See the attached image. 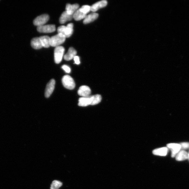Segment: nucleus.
Listing matches in <instances>:
<instances>
[{
    "instance_id": "23",
    "label": "nucleus",
    "mask_w": 189,
    "mask_h": 189,
    "mask_svg": "<svg viewBox=\"0 0 189 189\" xmlns=\"http://www.w3.org/2000/svg\"><path fill=\"white\" fill-rule=\"evenodd\" d=\"M79 9L83 13L87 15V14L91 11V7L88 5H83L81 8Z\"/></svg>"
},
{
    "instance_id": "3",
    "label": "nucleus",
    "mask_w": 189,
    "mask_h": 189,
    "mask_svg": "<svg viewBox=\"0 0 189 189\" xmlns=\"http://www.w3.org/2000/svg\"><path fill=\"white\" fill-rule=\"evenodd\" d=\"M62 83L64 87L68 90H73L75 86V82L74 79L68 75H65L63 76L62 79Z\"/></svg>"
},
{
    "instance_id": "16",
    "label": "nucleus",
    "mask_w": 189,
    "mask_h": 189,
    "mask_svg": "<svg viewBox=\"0 0 189 189\" xmlns=\"http://www.w3.org/2000/svg\"><path fill=\"white\" fill-rule=\"evenodd\" d=\"M168 148L162 147L156 149L153 151V153L156 156H165L167 155L168 153Z\"/></svg>"
},
{
    "instance_id": "2",
    "label": "nucleus",
    "mask_w": 189,
    "mask_h": 189,
    "mask_svg": "<svg viewBox=\"0 0 189 189\" xmlns=\"http://www.w3.org/2000/svg\"><path fill=\"white\" fill-rule=\"evenodd\" d=\"M65 37L62 34H58L50 38V46L57 47L64 43L65 40Z\"/></svg>"
},
{
    "instance_id": "12",
    "label": "nucleus",
    "mask_w": 189,
    "mask_h": 189,
    "mask_svg": "<svg viewBox=\"0 0 189 189\" xmlns=\"http://www.w3.org/2000/svg\"><path fill=\"white\" fill-rule=\"evenodd\" d=\"M90 96L80 98L79 100L78 105L81 107H86L90 105L91 103Z\"/></svg>"
},
{
    "instance_id": "21",
    "label": "nucleus",
    "mask_w": 189,
    "mask_h": 189,
    "mask_svg": "<svg viewBox=\"0 0 189 189\" xmlns=\"http://www.w3.org/2000/svg\"><path fill=\"white\" fill-rule=\"evenodd\" d=\"M188 158V154L185 151H182L177 154L176 159L177 161H181L187 159Z\"/></svg>"
},
{
    "instance_id": "22",
    "label": "nucleus",
    "mask_w": 189,
    "mask_h": 189,
    "mask_svg": "<svg viewBox=\"0 0 189 189\" xmlns=\"http://www.w3.org/2000/svg\"><path fill=\"white\" fill-rule=\"evenodd\" d=\"M62 185V183L58 180L53 181L51 186L50 189H59Z\"/></svg>"
},
{
    "instance_id": "15",
    "label": "nucleus",
    "mask_w": 189,
    "mask_h": 189,
    "mask_svg": "<svg viewBox=\"0 0 189 189\" xmlns=\"http://www.w3.org/2000/svg\"><path fill=\"white\" fill-rule=\"evenodd\" d=\"M76 54V51L73 47H70L67 53L65 55L64 58L65 61H70L74 59Z\"/></svg>"
},
{
    "instance_id": "9",
    "label": "nucleus",
    "mask_w": 189,
    "mask_h": 189,
    "mask_svg": "<svg viewBox=\"0 0 189 189\" xmlns=\"http://www.w3.org/2000/svg\"><path fill=\"white\" fill-rule=\"evenodd\" d=\"M168 148L171 149L172 151V157H174L181 149V146L176 143H170L167 145Z\"/></svg>"
},
{
    "instance_id": "11",
    "label": "nucleus",
    "mask_w": 189,
    "mask_h": 189,
    "mask_svg": "<svg viewBox=\"0 0 189 189\" xmlns=\"http://www.w3.org/2000/svg\"><path fill=\"white\" fill-rule=\"evenodd\" d=\"M79 5L78 4L71 5L67 4L66 6V11L69 15H73L74 13L79 9Z\"/></svg>"
},
{
    "instance_id": "7",
    "label": "nucleus",
    "mask_w": 189,
    "mask_h": 189,
    "mask_svg": "<svg viewBox=\"0 0 189 189\" xmlns=\"http://www.w3.org/2000/svg\"><path fill=\"white\" fill-rule=\"evenodd\" d=\"M56 81L53 79H51L47 84L45 91V96L48 98L52 93L55 88Z\"/></svg>"
},
{
    "instance_id": "26",
    "label": "nucleus",
    "mask_w": 189,
    "mask_h": 189,
    "mask_svg": "<svg viewBox=\"0 0 189 189\" xmlns=\"http://www.w3.org/2000/svg\"><path fill=\"white\" fill-rule=\"evenodd\" d=\"M74 61H75V64L77 65H79L80 63V58L79 56H76L74 57Z\"/></svg>"
},
{
    "instance_id": "20",
    "label": "nucleus",
    "mask_w": 189,
    "mask_h": 189,
    "mask_svg": "<svg viewBox=\"0 0 189 189\" xmlns=\"http://www.w3.org/2000/svg\"><path fill=\"white\" fill-rule=\"evenodd\" d=\"M91 105H95L99 104L102 100V97L99 94H95L94 95H91Z\"/></svg>"
},
{
    "instance_id": "4",
    "label": "nucleus",
    "mask_w": 189,
    "mask_h": 189,
    "mask_svg": "<svg viewBox=\"0 0 189 189\" xmlns=\"http://www.w3.org/2000/svg\"><path fill=\"white\" fill-rule=\"evenodd\" d=\"M65 51L64 47L59 46L56 47L54 50V61L57 64H59L61 62Z\"/></svg>"
},
{
    "instance_id": "19",
    "label": "nucleus",
    "mask_w": 189,
    "mask_h": 189,
    "mask_svg": "<svg viewBox=\"0 0 189 189\" xmlns=\"http://www.w3.org/2000/svg\"><path fill=\"white\" fill-rule=\"evenodd\" d=\"M43 47L48 48L50 46V38L48 36H41L39 37Z\"/></svg>"
},
{
    "instance_id": "13",
    "label": "nucleus",
    "mask_w": 189,
    "mask_h": 189,
    "mask_svg": "<svg viewBox=\"0 0 189 189\" xmlns=\"http://www.w3.org/2000/svg\"><path fill=\"white\" fill-rule=\"evenodd\" d=\"M73 18V15L68 14L66 11H64L62 14L59 19L60 23L64 24L67 22L71 21Z\"/></svg>"
},
{
    "instance_id": "10",
    "label": "nucleus",
    "mask_w": 189,
    "mask_h": 189,
    "mask_svg": "<svg viewBox=\"0 0 189 189\" xmlns=\"http://www.w3.org/2000/svg\"><path fill=\"white\" fill-rule=\"evenodd\" d=\"M91 93L90 89L86 85H83L80 87L78 91V94L82 97L89 96Z\"/></svg>"
},
{
    "instance_id": "1",
    "label": "nucleus",
    "mask_w": 189,
    "mask_h": 189,
    "mask_svg": "<svg viewBox=\"0 0 189 189\" xmlns=\"http://www.w3.org/2000/svg\"><path fill=\"white\" fill-rule=\"evenodd\" d=\"M73 24L72 23L69 24L66 27L65 26H61L58 27V34H61L64 35L65 38H69L73 33Z\"/></svg>"
},
{
    "instance_id": "25",
    "label": "nucleus",
    "mask_w": 189,
    "mask_h": 189,
    "mask_svg": "<svg viewBox=\"0 0 189 189\" xmlns=\"http://www.w3.org/2000/svg\"><path fill=\"white\" fill-rule=\"evenodd\" d=\"M180 145L181 146V148L183 149H187L189 148V143H182Z\"/></svg>"
},
{
    "instance_id": "6",
    "label": "nucleus",
    "mask_w": 189,
    "mask_h": 189,
    "mask_svg": "<svg viewBox=\"0 0 189 189\" xmlns=\"http://www.w3.org/2000/svg\"><path fill=\"white\" fill-rule=\"evenodd\" d=\"M37 30L40 33H51L55 31L56 28L55 25H48L38 27Z\"/></svg>"
},
{
    "instance_id": "5",
    "label": "nucleus",
    "mask_w": 189,
    "mask_h": 189,
    "mask_svg": "<svg viewBox=\"0 0 189 189\" xmlns=\"http://www.w3.org/2000/svg\"><path fill=\"white\" fill-rule=\"evenodd\" d=\"M50 17L47 14L39 16L34 20L33 24L36 26L41 27L44 25L48 21Z\"/></svg>"
},
{
    "instance_id": "8",
    "label": "nucleus",
    "mask_w": 189,
    "mask_h": 189,
    "mask_svg": "<svg viewBox=\"0 0 189 189\" xmlns=\"http://www.w3.org/2000/svg\"><path fill=\"white\" fill-rule=\"evenodd\" d=\"M108 2L106 0H103L95 3L91 7V11L93 12H96L100 8L106 7Z\"/></svg>"
},
{
    "instance_id": "18",
    "label": "nucleus",
    "mask_w": 189,
    "mask_h": 189,
    "mask_svg": "<svg viewBox=\"0 0 189 189\" xmlns=\"http://www.w3.org/2000/svg\"><path fill=\"white\" fill-rule=\"evenodd\" d=\"M87 15L83 13L80 11L79 8L73 15V18L76 21H80L82 19H85Z\"/></svg>"
},
{
    "instance_id": "24",
    "label": "nucleus",
    "mask_w": 189,
    "mask_h": 189,
    "mask_svg": "<svg viewBox=\"0 0 189 189\" xmlns=\"http://www.w3.org/2000/svg\"><path fill=\"white\" fill-rule=\"evenodd\" d=\"M62 69L65 71L67 73H70L71 72V69L68 66L66 65H64L62 66Z\"/></svg>"
},
{
    "instance_id": "14",
    "label": "nucleus",
    "mask_w": 189,
    "mask_h": 189,
    "mask_svg": "<svg viewBox=\"0 0 189 189\" xmlns=\"http://www.w3.org/2000/svg\"><path fill=\"white\" fill-rule=\"evenodd\" d=\"M99 17V14L96 13H91L90 15H87L84 19L83 22L85 24L90 23L95 21Z\"/></svg>"
},
{
    "instance_id": "17",
    "label": "nucleus",
    "mask_w": 189,
    "mask_h": 189,
    "mask_svg": "<svg viewBox=\"0 0 189 189\" xmlns=\"http://www.w3.org/2000/svg\"><path fill=\"white\" fill-rule=\"evenodd\" d=\"M31 45L32 47L36 50L40 49L43 47L39 37H36L32 40Z\"/></svg>"
},
{
    "instance_id": "27",
    "label": "nucleus",
    "mask_w": 189,
    "mask_h": 189,
    "mask_svg": "<svg viewBox=\"0 0 189 189\" xmlns=\"http://www.w3.org/2000/svg\"><path fill=\"white\" fill-rule=\"evenodd\" d=\"M188 158H189V153L188 154Z\"/></svg>"
}]
</instances>
